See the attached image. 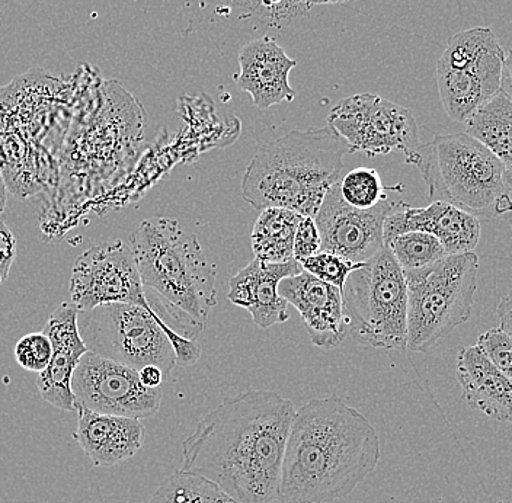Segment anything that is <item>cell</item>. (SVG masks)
<instances>
[{
  "instance_id": "cell-1",
  "label": "cell",
  "mask_w": 512,
  "mask_h": 503,
  "mask_svg": "<svg viewBox=\"0 0 512 503\" xmlns=\"http://www.w3.org/2000/svg\"><path fill=\"white\" fill-rule=\"evenodd\" d=\"M294 403L268 390H249L198 422L182 442V469L219 486L238 503L278 499Z\"/></svg>"
},
{
  "instance_id": "cell-2",
  "label": "cell",
  "mask_w": 512,
  "mask_h": 503,
  "mask_svg": "<svg viewBox=\"0 0 512 503\" xmlns=\"http://www.w3.org/2000/svg\"><path fill=\"white\" fill-rule=\"evenodd\" d=\"M380 438L338 396L296 410L288 434L278 501L332 503L347 498L379 466Z\"/></svg>"
},
{
  "instance_id": "cell-3",
  "label": "cell",
  "mask_w": 512,
  "mask_h": 503,
  "mask_svg": "<svg viewBox=\"0 0 512 503\" xmlns=\"http://www.w3.org/2000/svg\"><path fill=\"white\" fill-rule=\"evenodd\" d=\"M147 303L174 331L197 341L217 304L216 265L179 221L144 220L128 240Z\"/></svg>"
},
{
  "instance_id": "cell-4",
  "label": "cell",
  "mask_w": 512,
  "mask_h": 503,
  "mask_svg": "<svg viewBox=\"0 0 512 503\" xmlns=\"http://www.w3.org/2000/svg\"><path fill=\"white\" fill-rule=\"evenodd\" d=\"M348 153L347 143L329 126L290 131L258 147L243 175V200L259 211L281 207L315 219L342 178Z\"/></svg>"
},
{
  "instance_id": "cell-5",
  "label": "cell",
  "mask_w": 512,
  "mask_h": 503,
  "mask_svg": "<svg viewBox=\"0 0 512 503\" xmlns=\"http://www.w3.org/2000/svg\"><path fill=\"white\" fill-rule=\"evenodd\" d=\"M428 188L431 201H444L475 217L512 213L505 185V166L494 153L467 133L435 136L406 158Z\"/></svg>"
},
{
  "instance_id": "cell-6",
  "label": "cell",
  "mask_w": 512,
  "mask_h": 503,
  "mask_svg": "<svg viewBox=\"0 0 512 503\" xmlns=\"http://www.w3.org/2000/svg\"><path fill=\"white\" fill-rule=\"evenodd\" d=\"M475 252L448 255L431 267L403 272L408 287L406 349L428 352L472 316L478 290Z\"/></svg>"
},
{
  "instance_id": "cell-7",
  "label": "cell",
  "mask_w": 512,
  "mask_h": 503,
  "mask_svg": "<svg viewBox=\"0 0 512 503\" xmlns=\"http://www.w3.org/2000/svg\"><path fill=\"white\" fill-rule=\"evenodd\" d=\"M348 333L368 348L406 349L408 287L392 252L382 251L355 269L342 288Z\"/></svg>"
},
{
  "instance_id": "cell-8",
  "label": "cell",
  "mask_w": 512,
  "mask_h": 503,
  "mask_svg": "<svg viewBox=\"0 0 512 503\" xmlns=\"http://www.w3.org/2000/svg\"><path fill=\"white\" fill-rule=\"evenodd\" d=\"M162 323L152 307L127 303L102 304L78 316L79 333L89 352L137 371L156 365L169 380L176 355Z\"/></svg>"
},
{
  "instance_id": "cell-9",
  "label": "cell",
  "mask_w": 512,
  "mask_h": 503,
  "mask_svg": "<svg viewBox=\"0 0 512 503\" xmlns=\"http://www.w3.org/2000/svg\"><path fill=\"white\" fill-rule=\"evenodd\" d=\"M505 59L507 54L491 28H470L448 40L437 63V86L451 120L464 124L501 91Z\"/></svg>"
},
{
  "instance_id": "cell-10",
  "label": "cell",
  "mask_w": 512,
  "mask_h": 503,
  "mask_svg": "<svg viewBox=\"0 0 512 503\" xmlns=\"http://www.w3.org/2000/svg\"><path fill=\"white\" fill-rule=\"evenodd\" d=\"M326 123L344 139L350 153L374 158L402 152L408 158L419 147L414 114L382 96H348L332 108Z\"/></svg>"
},
{
  "instance_id": "cell-11",
  "label": "cell",
  "mask_w": 512,
  "mask_h": 503,
  "mask_svg": "<svg viewBox=\"0 0 512 503\" xmlns=\"http://www.w3.org/2000/svg\"><path fill=\"white\" fill-rule=\"evenodd\" d=\"M69 291L70 303L79 312L111 303L149 307L133 252L123 240L99 243L83 252L73 265Z\"/></svg>"
},
{
  "instance_id": "cell-12",
  "label": "cell",
  "mask_w": 512,
  "mask_h": 503,
  "mask_svg": "<svg viewBox=\"0 0 512 503\" xmlns=\"http://www.w3.org/2000/svg\"><path fill=\"white\" fill-rule=\"evenodd\" d=\"M72 392L76 408L140 421L159 412L163 397L162 390L143 386L139 371L89 351L73 374Z\"/></svg>"
},
{
  "instance_id": "cell-13",
  "label": "cell",
  "mask_w": 512,
  "mask_h": 503,
  "mask_svg": "<svg viewBox=\"0 0 512 503\" xmlns=\"http://www.w3.org/2000/svg\"><path fill=\"white\" fill-rule=\"evenodd\" d=\"M338 182L329 189L315 216L322 239L320 251L335 253L355 264L367 262L386 246L384 221L398 210L402 201L386 198L368 210L355 208L341 197Z\"/></svg>"
},
{
  "instance_id": "cell-14",
  "label": "cell",
  "mask_w": 512,
  "mask_h": 503,
  "mask_svg": "<svg viewBox=\"0 0 512 503\" xmlns=\"http://www.w3.org/2000/svg\"><path fill=\"white\" fill-rule=\"evenodd\" d=\"M278 293L296 307L313 345L331 351L345 341L348 328L339 288L303 271L284 278Z\"/></svg>"
},
{
  "instance_id": "cell-15",
  "label": "cell",
  "mask_w": 512,
  "mask_h": 503,
  "mask_svg": "<svg viewBox=\"0 0 512 503\" xmlns=\"http://www.w3.org/2000/svg\"><path fill=\"white\" fill-rule=\"evenodd\" d=\"M78 307L63 303L48 317L44 333L53 346L47 368L38 374L37 387L41 397L54 408L75 412L72 378L80 358L88 352L78 328Z\"/></svg>"
},
{
  "instance_id": "cell-16",
  "label": "cell",
  "mask_w": 512,
  "mask_h": 503,
  "mask_svg": "<svg viewBox=\"0 0 512 503\" xmlns=\"http://www.w3.org/2000/svg\"><path fill=\"white\" fill-rule=\"evenodd\" d=\"M408 232L430 233L443 243L448 255H460L475 251L480 223L478 217L444 201H431L427 207L400 203L398 210L384 221V245Z\"/></svg>"
},
{
  "instance_id": "cell-17",
  "label": "cell",
  "mask_w": 512,
  "mask_h": 503,
  "mask_svg": "<svg viewBox=\"0 0 512 503\" xmlns=\"http://www.w3.org/2000/svg\"><path fill=\"white\" fill-rule=\"evenodd\" d=\"M303 272L302 264L296 259L283 264H268L254 259L230 278L227 299L235 306L251 313L255 325L270 329L290 319L288 303L278 293V285L284 278L294 277Z\"/></svg>"
},
{
  "instance_id": "cell-18",
  "label": "cell",
  "mask_w": 512,
  "mask_h": 503,
  "mask_svg": "<svg viewBox=\"0 0 512 503\" xmlns=\"http://www.w3.org/2000/svg\"><path fill=\"white\" fill-rule=\"evenodd\" d=\"M239 64L236 85L252 96L258 110H268L296 98V91L288 82L296 60L290 59L272 38L262 37L246 44L240 50Z\"/></svg>"
},
{
  "instance_id": "cell-19",
  "label": "cell",
  "mask_w": 512,
  "mask_h": 503,
  "mask_svg": "<svg viewBox=\"0 0 512 503\" xmlns=\"http://www.w3.org/2000/svg\"><path fill=\"white\" fill-rule=\"evenodd\" d=\"M75 438L96 467H111L136 456L144 444L140 419L104 415L78 406Z\"/></svg>"
},
{
  "instance_id": "cell-20",
  "label": "cell",
  "mask_w": 512,
  "mask_h": 503,
  "mask_svg": "<svg viewBox=\"0 0 512 503\" xmlns=\"http://www.w3.org/2000/svg\"><path fill=\"white\" fill-rule=\"evenodd\" d=\"M456 374L470 408L502 424H512V383L478 345L460 348Z\"/></svg>"
},
{
  "instance_id": "cell-21",
  "label": "cell",
  "mask_w": 512,
  "mask_h": 503,
  "mask_svg": "<svg viewBox=\"0 0 512 503\" xmlns=\"http://www.w3.org/2000/svg\"><path fill=\"white\" fill-rule=\"evenodd\" d=\"M467 134L488 147L512 171V101L501 91L464 121Z\"/></svg>"
},
{
  "instance_id": "cell-22",
  "label": "cell",
  "mask_w": 512,
  "mask_h": 503,
  "mask_svg": "<svg viewBox=\"0 0 512 503\" xmlns=\"http://www.w3.org/2000/svg\"><path fill=\"white\" fill-rule=\"evenodd\" d=\"M300 216L287 208H264L252 230V251L255 259L268 264H283L294 259V236Z\"/></svg>"
},
{
  "instance_id": "cell-23",
  "label": "cell",
  "mask_w": 512,
  "mask_h": 503,
  "mask_svg": "<svg viewBox=\"0 0 512 503\" xmlns=\"http://www.w3.org/2000/svg\"><path fill=\"white\" fill-rule=\"evenodd\" d=\"M147 503H238L213 482L179 470L169 476Z\"/></svg>"
},
{
  "instance_id": "cell-24",
  "label": "cell",
  "mask_w": 512,
  "mask_h": 503,
  "mask_svg": "<svg viewBox=\"0 0 512 503\" xmlns=\"http://www.w3.org/2000/svg\"><path fill=\"white\" fill-rule=\"evenodd\" d=\"M386 248L395 256L403 272L431 267L448 256L443 243L425 232H408L393 237L386 243Z\"/></svg>"
},
{
  "instance_id": "cell-25",
  "label": "cell",
  "mask_w": 512,
  "mask_h": 503,
  "mask_svg": "<svg viewBox=\"0 0 512 503\" xmlns=\"http://www.w3.org/2000/svg\"><path fill=\"white\" fill-rule=\"evenodd\" d=\"M338 187L345 203L363 210L382 203L387 198V192L400 191L403 188L402 185H396L393 188L384 187L379 172L371 168H355L345 173L339 179Z\"/></svg>"
},
{
  "instance_id": "cell-26",
  "label": "cell",
  "mask_w": 512,
  "mask_h": 503,
  "mask_svg": "<svg viewBox=\"0 0 512 503\" xmlns=\"http://www.w3.org/2000/svg\"><path fill=\"white\" fill-rule=\"evenodd\" d=\"M233 3L258 18L262 24L274 28L287 27L310 9L302 0H233Z\"/></svg>"
},
{
  "instance_id": "cell-27",
  "label": "cell",
  "mask_w": 512,
  "mask_h": 503,
  "mask_svg": "<svg viewBox=\"0 0 512 503\" xmlns=\"http://www.w3.org/2000/svg\"><path fill=\"white\" fill-rule=\"evenodd\" d=\"M300 264H302L303 271L309 272L320 281L334 285L342 293V288L347 283L351 272L363 267L366 262L355 264V262L347 261L335 253L320 251L310 258L304 259Z\"/></svg>"
},
{
  "instance_id": "cell-28",
  "label": "cell",
  "mask_w": 512,
  "mask_h": 503,
  "mask_svg": "<svg viewBox=\"0 0 512 503\" xmlns=\"http://www.w3.org/2000/svg\"><path fill=\"white\" fill-rule=\"evenodd\" d=\"M53 354V346L44 332L30 333L19 339L15 346L16 362L24 370L40 374L46 370Z\"/></svg>"
},
{
  "instance_id": "cell-29",
  "label": "cell",
  "mask_w": 512,
  "mask_h": 503,
  "mask_svg": "<svg viewBox=\"0 0 512 503\" xmlns=\"http://www.w3.org/2000/svg\"><path fill=\"white\" fill-rule=\"evenodd\" d=\"M480 351L512 383V336L501 328L489 329L479 336Z\"/></svg>"
},
{
  "instance_id": "cell-30",
  "label": "cell",
  "mask_w": 512,
  "mask_h": 503,
  "mask_svg": "<svg viewBox=\"0 0 512 503\" xmlns=\"http://www.w3.org/2000/svg\"><path fill=\"white\" fill-rule=\"evenodd\" d=\"M322 248V239L313 217L302 216L294 236V259L302 262L316 255Z\"/></svg>"
},
{
  "instance_id": "cell-31",
  "label": "cell",
  "mask_w": 512,
  "mask_h": 503,
  "mask_svg": "<svg viewBox=\"0 0 512 503\" xmlns=\"http://www.w3.org/2000/svg\"><path fill=\"white\" fill-rule=\"evenodd\" d=\"M16 258V239L12 230L0 220V284L8 280Z\"/></svg>"
},
{
  "instance_id": "cell-32",
  "label": "cell",
  "mask_w": 512,
  "mask_h": 503,
  "mask_svg": "<svg viewBox=\"0 0 512 503\" xmlns=\"http://www.w3.org/2000/svg\"><path fill=\"white\" fill-rule=\"evenodd\" d=\"M140 381L144 387L147 389H160L165 381H168L165 373L160 370L156 365H147V367H143L142 370H139Z\"/></svg>"
},
{
  "instance_id": "cell-33",
  "label": "cell",
  "mask_w": 512,
  "mask_h": 503,
  "mask_svg": "<svg viewBox=\"0 0 512 503\" xmlns=\"http://www.w3.org/2000/svg\"><path fill=\"white\" fill-rule=\"evenodd\" d=\"M496 315H498L499 322H501L499 328L512 336V288L498 304Z\"/></svg>"
},
{
  "instance_id": "cell-34",
  "label": "cell",
  "mask_w": 512,
  "mask_h": 503,
  "mask_svg": "<svg viewBox=\"0 0 512 503\" xmlns=\"http://www.w3.org/2000/svg\"><path fill=\"white\" fill-rule=\"evenodd\" d=\"M501 92L512 101V50L507 54L502 69Z\"/></svg>"
},
{
  "instance_id": "cell-35",
  "label": "cell",
  "mask_w": 512,
  "mask_h": 503,
  "mask_svg": "<svg viewBox=\"0 0 512 503\" xmlns=\"http://www.w3.org/2000/svg\"><path fill=\"white\" fill-rule=\"evenodd\" d=\"M302 2L304 5L312 8V6L315 5H334V3H344L347 2V0H302Z\"/></svg>"
},
{
  "instance_id": "cell-36",
  "label": "cell",
  "mask_w": 512,
  "mask_h": 503,
  "mask_svg": "<svg viewBox=\"0 0 512 503\" xmlns=\"http://www.w3.org/2000/svg\"><path fill=\"white\" fill-rule=\"evenodd\" d=\"M6 197H8V194H6L5 182H3L2 175H0V214L5 210Z\"/></svg>"
},
{
  "instance_id": "cell-37",
  "label": "cell",
  "mask_w": 512,
  "mask_h": 503,
  "mask_svg": "<svg viewBox=\"0 0 512 503\" xmlns=\"http://www.w3.org/2000/svg\"><path fill=\"white\" fill-rule=\"evenodd\" d=\"M511 227H512V219H511Z\"/></svg>"
}]
</instances>
